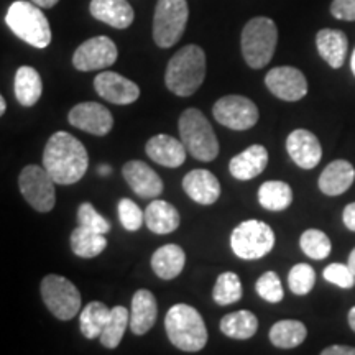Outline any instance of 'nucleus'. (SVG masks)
Segmentation results:
<instances>
[{
    "mask_svg": "<svg viewBox=\"0 0 355 355\" xmlns=\"http://www.w3.org/2000/svg\"><path fill=\"white\" fill-rule=\"evenodd\" d=\"M43 166L56 184L78 183L89 166L86 146L68 132L53 133L44 146Z\"/></svg>",
    "mask_w": 355,
    "mask_h": 355,
    "instance_id": "1",
    "label": "nucleus"
},
{
    "mask_svg": "<svg viewBox=\"0 0 355 355\" xmlns=\"http://www.w3.org/2000/svg\"><path fill=\"white\" fill-rule=\"evenodd\" d=\"M206 79V53L198 44H186L166 66L165 84L173 94L189 97Z\"/></svg>",
    "mask_w": 355,
    "mask_h": 355,
    "instance_id": "2",
    "label": "nucleus"
},
{
    "mask_svg": "<svg viewBox=\"0 0 355 355\" xmlns=\"http://www.w3.org/2000/svg\"><path fill=\"white\" fill-rule=\"evenodd\" d=\"M165 329L170 343L183 352H199L207 344V327L196 308L175 304L168 309Z\"/></svg>",
    "mask_w": 355,
    "mask_h": 355,
    "instance_id": "3",
    "label": "nucleus"
},
{
    "mask_svg": "<svg viewBox=\"0 0 355 355\" xmlns=\"http://www.w3.org/2000/svg\"><path fill=\"white\" fill-rule=\"evenodd\" d=\"M180 137L188 153L199 162H212L219 155V140L199 109H186L178 121Z\"/></svg>",
    "mask_w": 355,
    "mask_h": 355,
    "instance_id": "4",
    "label": "nucleus"
},
{
    "mask_svg": "<svg viewBox=\"0 0 355 355\" xmlns=\"http://www.w3.org/2000/svg\"><path fill=\"white\" fill-rule=\"evenodd\" d=\"M6 21L17 37L35 48H46L51 43L50 21L44 17L42 7L33 2H13L7 10Z\"/></svg>",
    "mask_w": 355,
    "mask_h": 355,
    "instance_id": "5",
    "label": "nucleus"
},
{
    "mask_svg": "<svg viewBox=\"0 0 355 355\" xmlns=\"http://www.w3.org/2000/svg\"><path fill=\"white\" fill-rule=\"evenodd\" d=\"M278 28L268 17H255L242 30V55L254 69H261L272 61L277 50Z\"/></svg>",
    "mask_w": 355,
    "mask_h": 355,
    "instance_id": "6",
    "label": "nucleus"
},
{
    "mask_svg": "<svg viewBox=\"0 0 355 355\" xmlns=\"http://www.w3.org/2000/svg\"><path fill=\"white\" fill-rule=\"evenodd\" d=\"M232 252L242 260H259L273 250L275 232L263 220H243L230 235Z\"/></svg>",
    "mask_w": 355,
    "mask_h": 355,
    "instance_id": "7",
    "label": "nucleus"
},
{
    "mask_svg": "<svg viewBox=\"0 0 355 355\" xmlns=\"http://www.w3.org/2000/svg\"><path fill=\"white\" fill-rule=\"evenodd\" d=\"M189 8L186 0H158L153 17V40L159 48H171L183 37Z\"/></svg>",
    "mask_w": 355,
    "mask_h": 355,
    "instance_id": "8",
    "label": "nucleus"
},
{
    "mask_svg": "<svg viewBox=\"0 0 355 355\" xmlns=\"http://www.w3.org/2000/svg\"><path fill=\"white\" fill-rule=\"evenodd\" d=\"M40 291L44 306L60 321H69L81 309V293L74 286V283L61 275H46Z\"/></svg>",
    "mask_w": 355,
    "mask_h": 355,
    "instance_id": "9",
    "label": "nucleus"
},
{
    "mask_svg": "<svg viewBox=\"0 0 355 355\" xmlns=\"http://www.w3.org/2000/svg\"><path fill=\"white\" fill-rule=\"evenodd\" d=\"M55 181L44 166L28 165L19 176V188L25 201L38 212H50L56 204Z\"/></svg>",
    "mask_w": 355,
    "mask_h": 355,
    "instance_id": "10",
    "label": "nucleus"
},
{
    "mask_svg": "<svg viewBox=\"0 0 355 355\" xmlns=\"http://www.w3.org/2000/svg\"><path fill=\"white\" fill-rule=\"evenodd\" d=\"M212 115L220 125L232 130H248L259 122V107L248 97L224 96L212 107Z\"/></svg>",
    "mask_w": 355,
    "mask_h": 355,
    "instance_id": "11",
    "label": "nucleus"
},
{
    "mask_svg": "<svg viewBox=\"0 0 355 355\" xmlns=\"http://www.w3.org/2000/svg\"><path fill=\"white\" fill-rule=\"evenodd\" d=\"M119 51L115 43L109 37H94L74 51L73 64L78 71L87 73V71H101L112 66L117 61Z\"/></svg>",
    "mask_w": 355,
    "mask_h": 355,
    "instance_id": "12",
    "label": "nucleus"
},
{
    "mask_svg": "<svg viewBox=\"0 0 355 355\" xmlns=\"http://www.w3.org/2000/svg\"><path fill=\"white\" fill-rule=\"evenodd\" d=\"M265 84L273 96L286 102H296L308 94L306 76L293 66H278L270 69L265 76Z\"/></svg>",
    "mask_w": 355,
    "mask_h": 355,
    "instance_id": "13",
    "label": "nucleus"
},
{
    "mask_svg": "<svg viewBox=\"0 0 355 355\" xmlns=\"http://www.w3.org/2000/svg\"><path fill=\"white\" fill-rule=\"evenodd\" d=\"M68 121L79 130L96 137H104L112 130L114 117L99 102H81L69 110Z\"/></svg>",
    "mask_w": 355,
    "mask_h": 355,
    "instance_id": "14",
    "label": "nucleus"
},
{
    "mask_svg": "<svg viewBox=\"0 0 355 355\" xmlns=\"http://www.w3.org/2000/svg\"><path fill=\"white\" fill-rule=\"evenodd\" d=\"M94 89L102 99L117 105L133 104L140 97V87L130 79L114 71L99 73L94 79Z\"/></svg>",
    "mask_w": 355,
    "mask_h": 355,
    "instance_id": "15",
    "label": "nucleus"
},
{
    "mask_svg": "<svg viewBox=\"0 0 355 355\" xmlns=\"http://www.w3.org/2000/svg\"><path fill=\"white\" fill-rule=\"evenodd\" d=\"M122 173L133 193L144 199L158 198L163 193V188H165L158 173L150 165L140 162V159L127 162L122 168Z\"/></svg>",
    "mask_w": 355,
    "mask_h": 355,
    "instance_id": "16",
    "label": "nucleus"
},
{
    "mask_svg": "<svg viewBox=\"0 0 355 355\" xmlns=\"http://www.w3.org/2000/svg\"><path fill=\"white\" fill-rule=\"evenodd\" d=\"M286 150L293 162L303 170H313L322 158V148L318 137L304 128H296L286 139Z\"/></svg>",
    "mask_w": 355,
    "mask_h": 355,
    "instance_id": "17",
    "label": "nucleus"
},
{
    "mask_svg": "<svg viewBox=\"0 0 355 355\" xmlns=\"http://www.w3.org/2000/svg\"><path fill=\"white\" fill-rule=\"evenodd\" d=\"M145 153L148 155V158L157 163V165L166 168H178L184 163L188 150H186V146L183 145L181 139L178 140L171 135L159 133V135H155L146 141Z\"/></svg>",
    "mask_w": 355,
    "mask_h": 355,
    "instance_id": "18",
    "label": "nucleus"
},
{
    "mask_svg": "<svg viewBox=\"0 0 355 355\" xmlns=\"http://www.w3.org/2000/svg\"><path fill=\"white\" fill-rule=\"evenodd\" d=\"M183 189L194 202L211 206L220 196V183L209 170H193L183 178Z\"/></svg>",
    "mask_w": 355,
    "mask_h": 355,
    "instance_id": "19",
    "label": "nucleus"
},
{
    "mask_svg": "<svg viewBox=\"0 0 355 355\" xmlns=\"http://www.w3.org/2000/svg\"><path fill=\"white\" fill-rule=\"evenodd\" d=\"M268 165V152L263 145H252L230 159L229 171L235 180H254L265 171Z\"/></svg>",
    "mask_w": 355,
    "mask_h": 355,
    "instance_id": "20",
    "label": "nucleus"
},
{
    "mask_svg": "<svg viewBox=\"0 0 355 355\" xmlns=\"http://www.w3.org/2000/svg\"><path fill=\"white\" fill-rule=\"evenodd\" d=\"M91 15L117 30H125L133 24L135 12L127 0H91Z\"/></svg>",
    "mask_w": 355,
    "mask_h": 355,
    "instance_id": "21",
    "label": "nucleus"
},
{
    "mask_svg": "<svg viewBox=\"0 0 355 355\" xmlns=\"http://www.w3.org/2000/svg\"><path fill=\"white\" fill-rule=\"evenodd\" d=\"M158 304L152 291L139 290L133 295L130 306V331L135 336H144L157 322Z\"/></svg>",
    "mask_w": 355,
    "mask_h": 355,
    "instance_id": "22",
    "label": "nucleus"
},
{
    "mask_svg": "<svg viewBox=\"0 0 355 355\" xmlns=\"http://www.w3.org/2000/svg\"><path fill=\"white\" fill-rule=\"evenodd\" d=\"M355 180V168L347 159H334L324 168L319 176L318 186L327 196H339L344 194Z\"/></svg>",
    "mask_w": 355,
    "mask_h": 355,
    "instance_id": "23",
    "label": "nucleus"
},
{
    "mask_svg": "<svg viewBox=\"0 0 355 355\" xmlns=\"http://www.w3.org/2000/svg\"><path fill=\"white\" fill-rule=\"evenodd\" d=\"M319 55L331 68L339 69L344 64L349 50V40L344 32L334 28L319 30L316 35Z\"/></svg>",
    "mask_w": 355,
    "mask_h": 355,
    "instance_id": "24",
    "label": "nucleus"
},
{
    "mask_svg": "<svg viewBox=\"0 0 355 355\" xmlns=\"http://www.w3.org/2000/svg\"><path fill=\"white\" fill-rule=\"evenodd\" d=\"M145 224L153 234L166 235L180 227V212L173 204L155 198L145 211Z\"/></svg>",
    "mask_w": 355,
    "mask_h": 355,
    "instance_id": "25",
    "label": "nucleus"
},
{
    "mask_svg": "<svg viewBox=\"0 0 355 355\" xmlns=\"http://www.w3.org/2000/svg\"><path fill=\"white\" fill-rule=\"evenodd\" d=\"M186 263L184 250L176 243L159 247L152 257V268L162 279H175L183 272Z\"/></svg>",
    "mask_w": 355,
    "mask_h": 355,
    "instance_id": "26",
    "label": "nucleus"
},
{
    "mask_svg": "<svg viewBox=\"0 0 355 355\" xmlns=\"http://www.w3.org/2000/svg\"><path fill=\"white\" fill-rule=\"evenodd\" d=\"M15 97L24 107H33L43 94V81L32 66H20L15 73Z\"/></svg>",
    "mask_w": 355,
    "mask_h": 355,
    "instance_id": "27",
    "label": "nucleus"
},
{
    "mask_svg": "<svg viewBox=\"0 0 355 355\" xmlns=\"http://www.w3.org/2000/svg\"><path fill=\"white\" fill-rule=\"evenodd\" d=\"M220 331L222 334L230 337V339H250L259 331V319H257L254 313L247 309L225 314L220 319Z\"/></svg>",
    "mask_w": 355,
    "mask_h": 355,
    "instance_id": "28",
    "label": "nucleus"
},
{
    "mask_svg": "<svg viewBox=\"0 0 355 355\" xmlns=\"http://www.w3.org/2000/svg\"><path fill=\"white\" fill-rule=\"evenodd\" d=\"M308 329L301 321L283 319L275 322L270 329V340L278 349H295L304 343Z\"/></svg>",
    "mask_w": 355,
    "mask_h": 355,
    "instance_id": "29",
    "label": "nucleus"
},
{
    "mask_svg": "<svg viewBox=\"0 0 355 355\" xmlns=\"http://www.w3.org/2000/svg\"><path fill=\"white\" fill-rule=\"evenodd\" d=\"M71 250L74 255L81 257V259H94L101 255L107 247V239L104 234L92 232L86 227L78 225L76 229L71 232Z\"/></svg>",
    "mask_w": 355,
    "mask_h": 355,
    "instance_id": "30",
    "label": "nucleus"
},
{
    "mask_svg": "<svg viewBox=\"0 0 355 355\" xmlns=\"http://www.w3.org/2000/svg\"><path fill=\"white\" fill-rule=\"evenodd\" d=\"M259 202L272 212L288 209L293 202L291 186L285 181H266L259 189Z\"/></svg>",
    "mask_w": 355,
    "mask_h": 355,
    "instance_id": "31",
    "label": "nucleus"
},
{
    "mask_svg": "<svg viewBox=\"0 0 355 355\" xmlns=\"http://www.w3.org/2000/svg\"><path fill=\"white\" fill-rule=\"evenodd\" d=\"M127 326H130V311L123 306L110 308L109 319L101 332V344L107 349H117L122 343Z\"/></svg>",
    "mask_w": 355,
    "mask_h": 355,
    "instance_id": "32",
    "label": "nucleus"
},
{
    "mask_svg": "<svg viewBox=\"0 0 355 355\" xmlns=\"http://www.w3.org/2000/svg\"><path fill=\"white\" fill-rule=\"evenodd\" d=\"M110 314V308H107L101 301H91L86 308L81 311L79 316V327H81L83 336L86 339H96L101 337V332L104 329Z\"/></svg>",
    "mask_w": 355,
    "mask_h": 355,
    "instance_id": "33",
    "label": "nucleus"
},
{
    "mask_svg": "<svg viewBox=\"0 0 355 355\" xmlns=\"http://www.w3.org/2000/svg\"><path fill=\"white\" fill-rule=\"evenodd\" d=\"M242 282L237 273L224 272L217 277L212 298L219 306H229L242 300Z\"/></svg>",
    "mask_w": 355,
    "mask_h": 355,
    "instance_id": "34",
    "label": "nucleus"
},
{
    "mask_svg": "<svg viewBox=\"0 0 355 355\" xmlns=\"http://www.w3.org/2000/svg\"><path fill=\"white\" fill-rule=\"evenodd\" d=\"M300 247L306 257L313 260H322L331 254V239L322 230L308 229L301 234Z\"/></svg>",
    "mask_w": 355,
    "mask_h": 355,
    "instance_id": "35",
    "label": "nucleus"
},
{
    "mask_svg": "<svg viewBox=\"0 0 355 355\" xmlns=\"http://www.w3.org/2000/svg\"><path fill=\"white\" fill-rule=\"evenodd\" d=\"M316 283V272L308 263H298L290 270L288 275V286H290L291 293L298 296H304L311 293Z\"/></svg>",
    "mask_w": 355,
    "mask_h": 355,
    "instance_id": "36",
    "label": "nucleus"
},
{
    "mask_svg": "<svg viewBox=\"0 0 355 355\" xmlns=\"http://www.w3.org/2000/svg\"><path fill=\"white\" fill-rule=\"evenodd\" d=\"M255 290L259 293L260 298H263L268 303L277 304L283 300L285 291H283V285L279 282V277L275 272H266L257 279Z\"/></svg>",
    "mask_w": 355,
    "mask_h": 355,
    "instance_id": "37",
    "label": "nucleus"
},
{
    "mask_svg": "<svg viewBox=\"0 0 355 355\" xmlns=\"http://www.w3.org/2000/svg\"><path fill=\"white\" fill-rule=\"evenodd\" d=\"M78 225L104 235L110 230V222L105 217H102L91 202H83L78 207Z\"/></svg>",
    "mask_w": 355,
    "mask_h": 355,
    "instance_id": "38",
    "label": "nucleus"
},
{
    "mask_svg": "<svg viewBox=\"0 0 355 355\" xmlns=\"http://www.w3.org/2000/svg\"><path fill=\"white\" fill-rule=\"evenodd\" d=\"M117 211H119V219H121V224L128 230V232L140 230L141 224L145 222V212H141L139 204L133 202L132 199L123 198L119 201Z\"/></svg>",
    "mask_w": 355,
    "mask_h": 355,
    "instance_id": "39",
    "label": "nucleus"
},
{
    "mask_svg": "<svg viewBox=\"0 0 355 355\" xmlns=\"http://www.w3.org/2000/svg\"><path fill=\"white\" fill-rule=\"evenodd\" d=\"M324 279L332 283V285L344 288V290H349L355 285V275L352 270L349 268V265L343 263H331L324 268L322 272Z\"/></svg>",
    "mask_w": 355,
    "mask_h": 355,
    "instance_id": "40",
    "label": "nucleus"
},
{
    "mask_svg": "<svg viewBox=\"0 0 355 355\" xmlns=\"http://www.w3.org/2000/svg\"><path fill=\"white\" fill-rule=\"evenodd\" d=\"M331 13L339 20L355 21V0H332Z\"/></svg>",
    "mask_w": 355,
    "mask_h": 355,
    "instance_id": "41",
    "label": "nucleus"
},
{
    "mask_svg": "<svg viewBox=\"0 0 355 355\" xmlns=\"http://www.w3.org/2000/svg\"><path fill=\"white\" fill-rule=\"evenodd\" d=\"M343 220L345 227L355 232V202H350L345 206V209L343 212Z\"/></svg>",
    "mask_w": 355,
    "mask_h": 355,
    "instance_id": "42",
    "label": "nucleus"
},
{
    "mask_svg": "<svg viewBox=\"0 0 355 355\" xmlns=\"http://www.w3.org/2000/svg\"><path fill=\"white\" fill-rule=\"evenodd\" d=\"M322 355H355V347L349 345H331L321 352Z\"/></svg>",
    "mask_w": 355,
    "mask_h": 355,
    "instance_id": "43",
    "label": "nucleus"
},
{
    "mask_svg": "<svg viewBox=\"0 0 355 355\" xmlns=\"http://www.w3.org/2000/svg\"><path fill=\"white\" fill-rule=\"evenodd\" d=\"M30 2H33L35 6L42 8H53L58 2H60V0H30Z\"/></svg>",
    "mask_w": 355,
    "mask_h": 355,
    "instance_id": "44",
    "label": "nucleus"
},
{
    "mask_svg": "<svg viewBox=\"0 0 355 355\" xmlns=\"http://www.w3.org/2000/svg\"><path fill=\"white\" fill-rule=\"evenodd\" d=\"M347 265H349V268L352 270L354 272V275H355V248L352 252H350V255H349V261H347Z\"/></svg>",
    "mask_w": 355,
    "mask_h": 355,
    "instance_id": "45",
    "label": "nucleus"
},
{
    "mask_svg": "<svg viewBox=\"0 0 355 355\" xmlns=\"http://www.w3.org/2000/svg\"><path fill=\"white\" fill-rule=\"evenodd\" d=\"M349 326L352 327V331L355 332V306L349 311Z\"/></svg>",
    "mask_w": 355,
    "mask_h": 355,
    "instance_id": "46",
    "label": "nucleus"
},
{
    "mask_svg": "<svg viewBox=\"0 0 355 355\" xmlns=\"http://www.w3.org/2000/svg\"><path fill=\"white\" fill-rule=\"evenodd\" d=\"M7 110V104H6V99H3V96L0 94V117H2L3 114H6Z\"/></svg>",
    "mask_w": 355,
    "mask_h": 355,
    "instance_id": "47",
    "label": "nucleus"
},
{
    "mask_svg": "<svg viewBox=\"0 0 355 355\" xmlns=\"http://www.w3.org/2000/svg\"><path fill=\"white\" fill-rule=\"evenodd\" d=\"M99 173L102 176H107L109 173H110V166H107V165H102L101 168H99Z\"/></svg>",
    "mask_w": 355,
    "mask_h": 355,
    "instance_id": "48",
    "label": "nucleus"
},
{
    "mask_svg": "<svg viewBox=\"0 0 355 355\" xmlns=\"http://www.w3.org/2000/svg\"><path fill=\"white\" fill-rule=\"evenodd\" d=\"M350 68H352V73H354V76H355V50L352 53V58H350Z\"/></svg>",
    "mask_w": 355,
    "mask_h": 355,
    "instance_id": "49",
    "label": "nucleus"
}]
</instances>
